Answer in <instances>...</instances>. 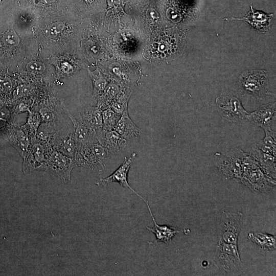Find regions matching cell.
I'll return each instance as SVG.
<instances>
[{"instance_id":"1","label":"cell","mask_w":276,"mask_h":276,"mask_svg":"<svg viewBox=\"0 0 276 276\" xmlns=\"http://www.w3.org/2000/svg\"><path fill=\"white\" fill-rule=\"evenodd\" d=\"M68 10L38 20L36 37L41 45L54 54H64L70 50L76 28Z\"/></svg>"},{"instance_id":"2","label":"cell","mask_w":276,"mask_h":276,"mask_svg":"<svg viewBox=\"0 0 276 276\" xmlns=\"http://www.w3.org/2000/svg\"><path fill=\"white\" fill-rule=\"evenodd\" d=\"M239 182L255 193H266L275 186V179L266 175L249 153L244 159Z\"/></svg>"},{"instance_id":"3","label":"cell","mask_w":276,"mask_h":276,"mask_svg":"<svg viewBox=\"0 0 276 276\" xmlns=\"http://www.w3.org/2000/svg\"><path fill=\"white\" fill-rule=\"evenodd\" d=\"M248 153L235 148L224 153H217L214 157L215 166L224 180L239 181L243 174V163Z\"/></svg>"},{"instance_id":"4","label":"cell","mask_w":276,"mask_h":276,"mask_svg":"<svg viewBox=\"0 0 276 276\" xmlns=\"http://www.w3.org/2000/svg\"><path fill=\"white\" fill-rule=\"evenodd\" d=\"M108 157L104 147L98 141L78 147L74 159L78 166L102 171Z\"/></svg>"},{"instance_id":"5","label":"cell","mask_w":276,"mask_h":276,"mask_svg":"<svg viewBox=\"0 0 276 276\" xmlns=\"http://www.w3.org/2000/svg\"><path fill=\"white\" fill-rule=\"evenodd\" d=\"M214 264L223 273H232L240 270L242 263L236 244L219 240L215 247Z\"/></svg>"},{"instance_id":"6","label":"cell","mask_w":276,"mask_h":276,"mask_svg":"<svg viewBox=\"0 0 276 276\" xmlns=\"http://www.w3.org/2000/svg\"><path fill=\"white\" fill-rule=\"evenodd\" d=\"M75 165L73 158L51 148L40 170L45 171L66 182L70 180L71 173Z\"/></svg>"},{"instance_id":"7","label":"cell","mask_w":276,"mask_h":276,"mask_svg":"<svg viewBox=\"0 0 276 276\" xmlns=\"http://www.w3.org/2000/svg\"><path fill=\"white\" fill-rule=\"evenodd\" d=\"M242 212L223 211L218 218L219 240L238 245V239L242 224Z\"/></svg>"},{"instance_id":"8","label":"cell","mask_w":276,"mask_h":276,"mask_svg":"<svg viewBox=\"0 0 276 276\" xmlns=\"http://www.w3.org/2000/svg\"><path fill=\"white\" fill-rule=\"evenodd\" d=\"M20 4L22 8L28 10L38 20L68 10L67 0H20Z\"/></svg>"},{"instance_id":"9","label":"cell","mask_w":276,"mask_h":276,"mask_svg":"<svg viewBox=\"0 0 276 276\" xmlns=\"http://www.w3.org/2000/svg\"><path fill=\"white\" fill-rule=\"evenodd\" d=\"M216 104L220 116L229 122L246 119L248 113L242 106L240 99L231 93H224L218 97Z\"/></svg>"},{"instance_id":"10","label":"cell","mask_w":276,"mask_h":276,"mask_svg":"<svg viewBox=\"0 0 276 276\" xmlns=\"http://www.w3.org/2000/svg\"><path fill=\"white\" fill-rule=\"evenodd\" d=\"M239 86L245 93L260 97L267 93L268 76L264 70L245 71L239 77Z\"/></svg>"},{"instance_id":"11","label":"cell","mask_w":276,"mask_h":276,"mask_svg":"<svg viewBox=\"0 0 276 276\" xmlns=\"http://www.w3.org/2000/svg\"><path fill=\"white\" fill-rule=\"evenodd\" d=\"M51 148L48 143L37 137L32 139L30 147L23 158L24 173L28 175L35 170H40Z\"/></svg>"},{"instance_id":"12","label":"cell","mask_w":276,"mask_h":276,"mask_svg":"<svg viewBox=\"0 0 276 276\" xmlns=\"http://www.w3.org/2000/svg\"><path fill=\"white\" fill-rule=\"evenodd\" d=\"M64 126L56 134L50 145L53 149L74 159L77 151V144L73 128Z\"/></svg>"},{"instance_id":"13","label":"cell","mask_w":276,"mask_h":276,"mask_svg":"<svg viewBox=\"0 0 276 276\" xmlns=\"http://www.w3.org/2000/svg\"><path fill=\"white\" fill-rule=\"evenodd\" d=\"M136 156L135 153H133L131 156L125 159L120 166L110 175L106 178H101L96 183L98 186H106L108 184L113 182L119 183L122 187L132 191L140 198L144 200V198L131 188L128 182V173L132 162Z\"/></svg>"},{"instance_id":"14","label":"cell","mask_w":276,"mask_h":276,"mask_svg":"<svg viewBox=\"0 0 276 276\" xmlns=\"http://www.w3.org/2000/svg\"><path fill=\"white\" fill-rule=\"evenodd\" d=\"M96 133L109 156L123 151L126 146V140L114 130L107 131L101 128L96 130Z\"/></svg>"},{"instance_id":"15","label":"cell","mask_w":276,"mask_h":276,"mask_svg":"<svg viewBox=\"0 0 276 276\" xmlns=\"http://www.w3.org/2000/svg\"><path fill=\"white\" fill-rule=\"evenodd\" d=\"M275 113L274 103L264 105L255 111L248 113L246 119L252 124L266 131L271 129V125L275 119Z\"/></svg>"},{"instance_id":"16","label":"cell","mask_w":276,"mask_h":276,"mask_svg":"<svg viewBox=\"0 0 276 276\" xmlns=\"http://www.w3.org/2000/svg\"><path fill=\"white\" fill-rule=\"evenodd\" d=\"M22 70L36 81L46 83H50L54 76L49 64L38 58L27 59V62L22 65Z\"/></svg>"},{"instance_id":"17","label":"cell","mask_w":276,"mask_h":276,"mask_svg":"<svg viewBox=\"0 0 276 276\" xmlns=\"http://www.w3.org/2000/svg\"><path fill=\"white\" fill-rule=\"evenodd\" d=\"M62 109L63 111L67 115L73 124L77 148L98 141L95 130L88 128L80 123L68 111L64 104Z\"/></svg>"},{"instance_id":"18","label":"cell","mask_w":276,"mask_h":276,"mask_svg":"<svg viewBox=\"0 0 276 276\" xmlns=\"http://www.w3.org/2000/svg\"><path fill=\"white\" fill-rule=\"evenodd\" d=\"M74 117L84 126L97 130L102 127V110L95 106L80 109Z\"/></svg>"},{"instance_id":"19","label":"cell","mask_w":276,"mask_h":276,"mask_svg":"<svg viewBox=\"0 0 276 276\" xmlns=\"http://www.w3.org/2000/svg\"><path fill=\"white\" fill-rule=\"evenodd\" d=\"M113 130L126 140L136 139L142 134L141 130L129 117L127 109L121 114Z\"/></svg>"},{"instance_id":"20","label":"cell","mask_w":276,"mask_h":276,"mask_svg":"<svg viewBox=\"0 0 276 276\" xmlns=\"http://www.w3.org/2000/svg\"><path fill=\"white\" fill-rule=\"evenodd\" d=\"M9 139L11 144L24 158L31 143L29 134L22 126H15L12 128Z\"/></svg>"},{"instance_id":"21","label":"cell","mask_w":276,"mask_h":276,"mask_svg":"<svg viewBox=\"0 0 276 276\" xmlns=\"http://www.w3.org/2000/svg\"><path fill=\"white\" fill-rule=\"evenodd\" d=\"M249 154L266 175L275 179V156L262 152L255 145Z\"/></svg>"},{"instance_id":"22","label":"cell","mask_w":276,"mask_h":276,"mask_svg":"<svg viewBox=\"0 0 276 276\" xmlns=\"http://www.w3.org/2000/svg\"><path fill=\"white\" fill-rule=\"evenodd\" d=\"M144 201L147 205L154 224L153 227L146 226V228L155 235L156 242L160 241L168 244L177 234L180 232V231L172 226L157 224L149 205L148 201L145 199Z\"/></svg>"},{"instance_id":"23","label":"cell","mask_w":276,"mask_h":276,"mask_svg":"<svg viewBox=\"0 0 276 276\" xmlns=\"http://www.w3.org/2000/svg\"><path fill=\"white\" fill-rule=\"evenodd\" d=\"M250 9V11L245 17L241 18H232V19L245 21L259 30L265 31L269 25L270 20L273 15L267 14L261 11H255L251 6Z\"/></svg>"},{"instance_id":"24","label":"cell","mask_w":276,"mask_h":276,"mask_svg":"<svg viewBox=\"0 0 276 276\" xmlns=\"http://www.w3.org/2000/svg\"><path fill=\"white\" fill-rule=\"evenodd\" d=\"M248 238L258 247L266 251H271L275 249V236L260 232H250Z\"/></svg>"},{"instance_id":"25","label":"cell","mask_w":276,"mask_h":276,"mask_svg":"<svg viewBox=\"0 0 276 276\" xmlns=\"http://www.w3.org/2000/svg\"><path fill=\"white\" fill-rule=\"evenodd\" d=\"M89 72L94 86L91 105L96 106L99 99L106 88L107 81L106 78L99 72Z\"/></svg>"},{"instance_id":"26","label":"cell","mask_w":276,"mask_h":276,"mask_svg":"<svg viewBox=\"0 0 276 276\" xmlns=\"http://www.w3.org/2000/svg\"><path fill=\"white\" fill-rule=\"evenodd\" d=\"M51 62L55 67V74L57 79L72 76L76 72V70L74 66L65 60L64 55L53 57Z\"/></svg>"},{"instance_id":"27","label":"cell","mask_w":276,"mask_h":276,"mask_svg":"<svg viewBox=\"0 0 276 276\" xmlns=\"http://www.w3.org/2000/svg\"><path fill=\"white\" fill-rule=\"evenodd\" d=\"M28 112L27 121L22 126L29 134L32 140L36 137L38 128L42 122V120L38 112L31 110Z\"/></svg>"},{"instance_id":"28","label":"cell","mask_w":276,"mask_h":276,"mask_svg":"<svg viewBox=\"0 0 276 276\" xmlns=\"http://www.w3.org/2000/svg\"><path fill=\"white\" fill-rule=\"evenodd\" d=\"M265 132L264 138L255 146L262 152L275 156V132L271 129Z\"/></svg>"},{"instance_id":"29","label":"cell","mask_w":276,"mask_h":276,"mask_svg":"<svg viewBox=\"0 0 276 276\" xmlns=\"http://www.w3.org/2000/svg\"><path fill=\"white\" fill-rule=\"evenodd\" d=\"M120 87L116 84H111L99 99L96 106L101 110L109 107V105L120 92Z\"/></svg>"},{"instance_id":"30","label":"cell","mask_w":276,"mask_h":276,"mask_svg":"<svg viewBox=\"0 0 276 276\" xmlns=\"http://www.w3.org/2000/svg\"><path fill=\"white\" fill-rule=\"evenodd\" d=\"M130 89H123L118 94L109 105V107L117 113L122 114L127 109V105L130 96Z\"/></svg>"},{"instance_id":"31","label":"cell","mask_w":276,"mask_h":276,"mask_svg":"<svg viewBox=\"0 0 276 276\" xmlns=\"http://www.w3.org/2000/svg\"><path fill=\"white\" fill-rule=\"evenodd\" d=\"M121 116L109 107L102 110V128L107 131L113 130Z\"/></svg>"},{"instance_id":"32","label":"cell","mask_w":276,"mask_h":276,"mask_svg":"<svg viewBox=\"0 0 276 276\" xmlns=\"http://www.w3.org/2000/svg\"><path fill=\"white\" fill-rule=\"evenodd\" d=\"M35 87L30 83H22L18 84L13 93L14 100H18L24 97H31L35 94Z\"/></svg>"},{"instance_id":"33","label":"cell","mask_w":276,"mask_h":276,"mask_svg":"<svg viewBox=\"0 0 276 276\" xmlns=\"http://www.w3.org/2000/svg\"><path fill=\"white\" fill-rule=\"evenodd\" d=\"M21 38L14 30H8L2 37L3 45L11 49H17L21 43Z\"/></svg>"},{"instance_id":"34","label":"cell","mask_w":276,"mask_h":276,"mask_svg":"<svg viewBox=\"0 0 276 276\" xmlns=\"http://www.w3.org/2000/svg\"><path fill=\"white\" fill-rule=\"evenodd\" d=\"M17 102L14 111L16 114L29 112L34 104V100L31 97H24L20 99Z\"/></svg>"},{"instance_id":"35","label":"cell","mask_w":276,"mask_h":276,"mask_svg":"<svg viewBox=\"0 0 276 276\" xmlns=\"http://www.w3.org/2000/svg\"><path fill=\"white\" fill-rule=\"evenodd\" d=\"M13 87L11 80L7 77H0V91L9 92Z\"/></svg>"}]
</instances>
